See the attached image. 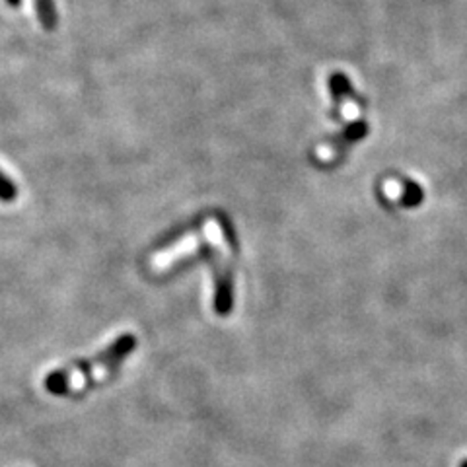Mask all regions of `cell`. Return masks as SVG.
I'll return each mask as SVG.
<instances>
[{
  "label": "cell",
  "instance_id": "obj_6",
  "mask_svg": "<svg viewBox=\"0 0 467 467\" xmlns=\"http://www.w3.org/2000/svg\"><path fill=\"white\" fill-rule=\"evenodd\" d=\"M6 3H8V5H12V6H14V5H18V0H6Z\"/></svg>",
  "mask_w": 467,
  "mask_h": 467
},
{
  "label": "cell",
  "instance_id": "obj_1",
  "mask_svg": "<svg viewBox=\"0 0 467 467\" xmlns=\"http://www.w3.org/2000/svg\"><path fill=\"white\" fill-rule=\"evenodd\" d=\"M238 244L234 228L224 214H213L185 236L168 244L149 259L152 273H168L180 263L193 257L211 261L214 273V310L218 316H228L234 304V275L232 261L236 259Z\"/></svg>",
  "mask_w": 467,
  "mask_h": 467
},
{
  "label": "cell",
  "instance_id": "obj_3",
  "mask_svg": "<svg viewBox=\"0 0 467 467\" xmlns=\"http://www.w3.org/2000/svg\"><path fill=\"white\" fill-rule=\"evenodd\" d=\"M382 195L389 202L405 204V207H415V204L422 199V189L413 182L391 178L382 183Z\"/></svg>",
  "mask_w": 467,
  "mask_h": 467
},
{
  "label": "cell",
  "instance_id": "obj_7",
  "mask_svg": "<svg viewBox=\"0 0 467 467\" xmlns=\"http://www.w3.org/2000/svg\"><path fill=\"white\" fill-rule=\"evenodd\" d=\"M463 467H467V463H463Z\"/></svg>",
  "mask_w": 467,
  "mask_h": 467
},
{
  "label": "cell",
  "instance_id": "obj_2",
  "mask_svg": "<svg viewBox=\"0 0 467 467\" xmlns=\"http://www.w3.org/2000/svg\"><path fill=\"white\" fill-rule=\"evenodd\" d=\"M135 347V335L125 333L121 337H117L111 347L101 350L96 358L70 364V367L51 372L43 386L53 396H78V393H84L92 386L106 382L121 367V362H125V358L133 353Z\"/></svg>",
  "mask_w": 467,
  "mask_h": 467
},
{
  "label": "cell",
  "instance_id": "obj_5",
  "mask_svg": "<svg viewBox=\"0 0 467 467\" xmlns=\"http://www.w3.org/2000/svg\"><path fill=\"white\" fill-rule=\"evenodd\" d=\"M18 197V189H16V185H14L6 175L0 171V201H5V202H10V201H14Z\"/></svg>",
  "mask_w": 467,
  "mask_h": 467
},
{
  "label": "cell",
  "instance_id": "obj_4",
  "mask_svg": "<svg viewBox=\"0 0 467 467\" xmlns=\"http://www.w3.org/2000/svg\"><path fill=\"white\" fill-rule=\"evenodd\" d=\"M36 12L39 16V22L46 27L55 26V6L53 0H36Z\"/></svg>",
  "mask_w": 467,
  "mask_h": 467
}]
</instances>
